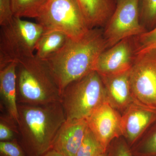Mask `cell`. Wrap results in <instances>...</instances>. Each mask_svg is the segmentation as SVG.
Listing matches in <instances>:
<instances>
[{"label": "cell", "mask_w": 156, "mask_h": 156, "mask_svg": "<svg viewBox=\"0 0 156 156\" xmlns=\"http://www.w3.org/2000/svg\"><path fill=\"white\" fill-rule=\"evenodd\" d=\"M44 29L37 23L14 17L0 30V69L35 55V46Z\"/></svg>", "instance_id": "cell-5"}, {"label": "cell", "mask_w": 156, "mask_h": 156, "mask_svg": "<svg viewBox=\"0 0 156 156\" xmlns=\"http://www.w3.org/2000/svg\"><path fill=\"white\" fill-rule=\"evenodd\" d=\"M105 101L103 82L95 71L69 84L60 100L66 120L87 119Z\"/></svg>", "instance_id": "cell-4"}, {"label": "cell", "mask_w": 156, "mask_h": 156, "mask_svg": "<svg viewBox=\"0 0 156 156\" xmlns=\"http://www.w3.org/2000/svg\"><path fill=\"white\" fill-rule=\"evenodd\" d=\"M130 82L134 102L156 111V49L137 54Z\"/></svg>", "instance_id": "cell-7"}, {"label": "cell", "mask_w": 156, "mask_h": 156, "mask_svg": "<svg viewBox=\"0 0 156 156\" xmlns=\"http://www.w3.org/2000/svg\"><path fill=\"white\" fill-rule=\"evenodd\" d=\"M107 151L88 127L76 156H98Z\"/></svg>", "instance_id": "cell-19"}, {"label": "cell", "mask_w": 156, "mask_h": 156, "mask_svg": "<svg viewBox=\"0 0 156 156\" xmlns=\"http://www.w3.org/2000/svg\"><path fill=\"white\" fill-rule=\"evenodd\" d=\"M134 37L124 39L103 51L98 58L95 71L104 76L130 70L137 55Z\"/></svg>", "instance_id": "cell-9"}, {"label": "cell", "mask_w": 156, "mask_h": 156, "mask_svg": "<svg viewBox=\"0 0 156 156\" xmlns=\"http://www.w3.org/2000/svg\"><path fill=\"white\" fill-rule=\"evenodd\" d=\"M0 156H27L18 140L0 141Z\"/></svg>", "instance_id": "cell-23"}, {"label": "cell", "mask_w": 156, "mask_h": 156, "mask_svg": "<svg viewBox=\"0 0 156 156\" xmlns=\"http://www.w3.org/2000/svg\"><path fill=\"white\" fill-rule=\"evenodd\" d=\"M18 104L42 105L60 101L61 92L49 66L35 55L17 62Z\"/></svg>", "instance_id": "cell-3"}, {"label": "cell", "mask_w": 156, "mask_h": 156, "mask_svg": "<svg viewBox=\"0 0 156 156\" xmlns=\"http://www.w3.org/2000/svg\"><path fill=\"white\" fill-rule=\"evenodd\" d=\"M140 19L147 31L156 27V0H139Z\"/></svg>", "instance_id": "cell-18"}, {"label": "cell", "mask_w": 156, "mask_h": 156, "mask_svg": "<svg viewBox=\"0 0 156 156\" xmlns=\"http://www.w3.org/2000/svg\"><path fill=\"white\" fill-rule=\"evenodd\" d=\"M130 70L118 74L100 76L106 101L122 114L134 102L130 85Z\"/></svg>", "instance_id": "cell-13"}, {"label": "cell", "mask_w": 156, "mask_h": 156, "mask_svg": "<svg viewBox=\"0 0 156 156\" xmlns=\"http://www.w3.org/2000/svg\"><path fill=\"white\" fill-rule=\"evenodd\" d=\"M146 133L133 154L136 156H156V122Z\"/></svg>", "instance_id": "cell-20"}, {"label": "cell", "mask_w": 156, "mask_h": 156, "mask_svg": "<svg viewBox=\"0 0 156 156\" xmlns=\"http://www.w3.org/2000/svg\"><path fill=\"white\" fill-rule=\"evenodd\" d=\"M90 29L105 26L113 13L117 0H77Z\"/></svg>", "instance_id": "cell-15"}, {"label": "cell", "mask_w": 156, "mask_h": 156, "mask_svg": "<svg viewBox=\"0 0 156 156\" xmlns=\"http://www.w3.org/2000/svg\"><path fill=\"white\" fill-rule=\"evenodd\" d=\"M18 141L27 156H42L51 149L66 120L60 101L42 105L18 104Z\"/></svg>", "instance_id": "cell-2"}, {"label": "cell", "mask_w": 156, "mask_h": 156, "mask_svg": "<svg viewBox=\"0 0 156 156\" xmlns=\"http://www.w3.org/2000/svg\"><path fill=\"white\" fill-rule=\"evenodd\" d=\"M14 17L12 0H0V25L9 24Z\"/></svg>", "instance_id": "cell-25"}, {"label": "cell", "mask_w": 156, "mask_h": 156, "mask_svg": "<svg viewBox=\"0 0 156 156\" xmlns=\"http://www.w3.org/2000/svg\"><path fill=\"white\" fill-rule=\"evenodd\" d=\"M98 156H109L108 151H107L106 152H105L104 153L102 154H101Z\"/></svg>", "instance_id": "cell-27"}, {"label": "cell", "mask_w": 156, "mask_h": 156, "mask_svg": "<svg viewBox=\"0 0 156 156\" xmlns=\"http://www.w3.org/2000/svg\"><path fill=\"white\" fill-rule=\"evenodd\" d=\"M17 64L12 62L0 69V105L2 113L9 115L18 123Z\"/></svg>", "instance_id": "cell-14"}, {"label": "cell", "mask_w": 156, "mask_h": 156, "mask_svg": "<svg viewBox=\"0 0 156 156\" xmlns=\"http://www.w3.org/2000/svg\"><path fill=\"white\" fill-rule=\"evenodd\" d=\"M156 122V111L133 102L122 115V136L131 146Z\"/></svg>", "instance_id": "cell-11"}, {"label": "cell", "mask_w": 156, "mask_h": 156, "mask_svg": "<svg viewBox=\"0 0 156 156\" xmlns=\"http://www.w3.org/2000/svg\"><path fill=\"white\" fill-rule=\"evenodd\" d=\"M49 0H12L14 17L35 19Z\"/></svg>", "instance_id": "cell-17"}, {"label": "cell", "mask_w": 156, "mask_h": 156, "mask_svg": "<svg viewBox=\"0 0 156 156\" xmlns=\"http://www.w3.org/2000/svg\"><path fill=\"white\" fill-rule=\"evenodd\" d=\"M89 129L108 151L111 143L122 136V115L105 101L87 119Z\"/></svg>", "instance_id": "cell-10"}, {"label": "cell", "mask_w": 156, "mask_h": 156, "mask_svg": "<svg viewBox=\"0 0 156 156\" xmlns=\"http://www.w3.org/2000/svg\"><path fill=\"white\" fill-rule=\"evenodd\" d=\"M88 128L86 119H66L58 130L51 149L65 156H76Z\"/></svg>", "instance_id": "cell-12"}, {"label": "cell", "mask_w": 156, "mask_h": 156, "mask_svg": "<svg viewBox=\"0 0 156 156\" xmlns=\"http://www.w3.org/2000/svg\"><path fill=\"white\" fill-rule=\"evenodd\" d=\"M19 135L18 123L6 114L0 115V141L17 139Z\"/></svg>", "instance_id": "cell-21"}, {"label": "cell", "mask_w": 156, "mask_h": 156, "mask_svg": "<svg viewBox=\"0 0 156 156\" xmlns=\"http://www.w3.org/2000/svg\"><path fill=\"white\" fill-rule=\"evenodd\" d=\"M137 54L156 49V27L142 34L134 37Z\"/></svg>", "instance_id": "cell-22"}, {"label": "cell", "mask_w": 156, "mask_h": 156, "mask_svg": "<svg viewBox=\"0 0 156 156\" xmlns=\"http://www.w3.org/2000/svg\"><path fill=\"white\" fill-rule=\"evenodd\" d=\"M42 156H65L57 151L51 149Z\"/></svg>", "instance_id": "cell-26"}, {"label": "cell", "mask_w": 156, "mask_h": 156, "mask_svg": "<svg viewBox=\"0 0 156 156\" xmlns=\"http://www.w3.org/2000/svg\"><path fill=\"white\" fill-rule=\"evenodd\" d=\"M35 19L44 30L59 31L74 40L90 30L77 0H49Z\"/></svg>", "instance_id": "cell-6"}, {"label": "cell", "mask_w": 156, "mask_h": 156, "mask_svg": "<svg viewBox=\"0 0 156 156\" xmlns=\"http://www.w3.org/2000/svg\"><path fill=\"white\" fill-rule=\"evenodd\" d=\"M103 31L108 48L124 39L146 32L140 19L139 0H117L115 9Z\"/></svg>", "instance_id": "cell-8"}, {"label": "cell", "mask_w": 156, "mask_h": 156, "mask_svg": "<svg viewBox=\"0 0 156 156\" xmlns=\"http://www.w3.org/2000/svg\"><path fill=\"white\" fill-rule=\"evenodd\" d=\"M107 48L103 30L91 29L80 39L69 38L60 50L45 60L61 94L69 84L95 71L98 58Z\"/></svg>", "instance_id": "cell-1"}, {"label": "cell", "mask_w": 156, "mask_h": 156, "mask_svg": "<svg viewBox=\"0 0 156 156\" xmlns=\"http://www.w3.org/2000/svg\"><path fill=\"white\" fill-rule=\"evenodd\" d=\"M69 38L66 35L59 31L44 30L37 42L35 55L41 59L46 60L60 50Z\"/></svg>", "instance_id": "cell-16"}, {"label": "cell", "mask_w": 156, "mask_h": 156, "mask_svg": "<svg viewBox=\"0 0 156 156\" xmlns=\"http://www.w3.org/2000/svg\"><path fill=\"white\" fill-rule=\"evenodd\" d=\"M126 140L116 138L109 147L108 151L109 156H134Z\"/></svg>", "instance_id": "cell-24"}]
</instances>
